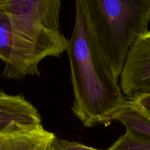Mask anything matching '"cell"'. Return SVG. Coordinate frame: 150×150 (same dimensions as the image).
Returning a JSON list of instances; mask_svg holds the SVG:
<instances>
[{"mask_svg":"<svg viewBox=\"0 0 150 150\" xmlns=\"http://www.w3.org/2000/svg\"><path fill=\"white\" fill-rule=\"evenodd\" d=\"M67 51L74 94L73 114L88 127L112 121L128 99L94 41L84 0H76V20Z\"/></svg>","mask_w":150,"mask_h":150,"instance_id":"1","label":"cell"},{"mask_svg":"<svg viewBox=\"0 0 150 150\" xmlns=\"http://www.w3.org/2000/svg\"><path fill=\"white\" fill-rule=\"evenodd\" d=\"M57 150H102L98 149L95 148L90 147L89 146L83 144L81 143L76 142H71V141L58 139L57 142ZM108 150V149H106Z\"/></svg>","mask_w":150,"mask_h":150,"instance_id":"9","label":"cell"},{"mask_svg":"<svg viewBox=\"0 0 150 150\" xmlns=\"http://www.w3.org/2000/svg\"><path fill=\"white\" fill-rule=\"evenodd\" d=\"M0 59L5 64L3 76L20 80L27 76H39V62L29 54L12 34L8 16L0 11Z\"/></svg>","mask_w":150,"mask_h":150,"instance_id":"5","label":"cell"},{"mask_svg":"<svg viewBox=\"0 0 150 150\" xmlns=\"http://www.w3.org/2000/svg\"><path fill=\"white\" fill-rule=\"evenodd\" d=\"M6 3H7V0H0V11L4 10L6 6Z\"/></svg>","mask_w":150,"mask_h":150,"instance_id":"11","label":"cell"},{"mask_svg":"<svg viewBox=\"0 0 150 150\" xmlns=\"http://www.w3.org/2000/svg\"><path fill=\"white\" fill-rule=\"evenodd\" d=\"M95 44L116 79L130 47L148 31L150 0H84Z\"/></svg>","mask_w":150,"mask_h":150,"instance_id":"2","label":"cell"},{"mask_svg":"<svg viewBox=\"0 0 150 150\" xmlns=\"http://www.w3.org/2000/svg\"><path fill=\"white\" fill-rule=\"evenodd\" d=\"M125 127L124 135L108 150H150V117L132 100L113 117Z\"/></svg>","mask_w":150,"mask_h":150,"instance_id":"6","label":"cell"},{"mask_svg":"<svg viewBox=\"0 0 150 150\" xmlns=\"http://www.w3.org/2000/svg\"><path fill=\"white\" fill-rule=\"evenodd\" d=\"M57 142L42 124H16L0 131V150H57Z\"/></svg>","mask_w":150,"mask_h":150,"instance_id":"7","label":"cell"},{"mask_svg":"<svg viewBox=\"0 0 150 150\" xmlns=\"http://www.w3.org/2000/svg\"><path fill=\"white\" fill-rule=\"evenodd\" d=\"M61 0H7V13L16 40L38 61L59 57L68 40L60 29Z\"/></svg>","mask_w":150,"mask_h":150,"instance_id":"3","label":"cell"},{"mask_svg":"<svg viewBox=\"0 0 150 150\" xmlns=\"http://www.w3.org/2000/svg\"><path fill=\"white\" fill-rule=\"evenodd\" d=\"M132 100L150 117V94L141 95Z\"/></svg>","mask_w":150,"mask_h":150,"instance_id":"10","label":"cell"},{"mask_svg":"<svg viewBox=\"0 0 150 150\" xmlns=\"http://www.w3.org/2000/svg\"><path fill=\"white\" fill-rule=\"evenodd\" d=\"M120 86L128 100L150 94V31L140 35L130 47Z\"/></svg>","mask_w":150,"mask_h":150,"instance_id":"4","label":"cell"},{"mask_svg":"<svg viewBox=\"0 0 150 150\" xmlns=\"http://www.w3.org/2000/svg\"><path fill=\"white\" fill-rule=\"evenodd\" d=\"M16 124H42L38 109L22 95H10L0 92V131Z\"/></svg>","mask_w":150,"mask_h":150,"instance_id":"8","label":"cell"}]
</instances>
